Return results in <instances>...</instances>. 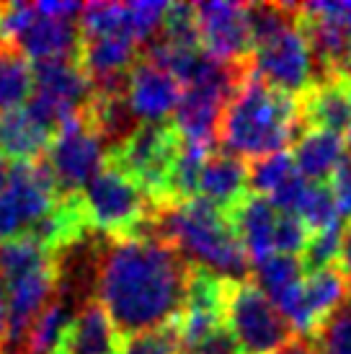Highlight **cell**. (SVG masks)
<instances>
[{"label":"cell","instance_id":"1","mask_svg":"<svg viewBox=\"0 0 351 354\" xmlns=\"http://www.w3.org/2000/svg\"><path fill=\"white\" fill-rule=\"evenodd\" d=\"M194 266L158 238H101L93 297L124 336L176 321Z\"/></svg>","mask_w":351,"mask_h":354},{"label":"cell","instance_id":"2","mask_svg":"<svg viewBox=\"0 0 351 354\" xmlns=\"http://www.w3.org/2000/svg\"><path fill=\"white\" fill-rule=\"evenodd\" d=\"M150 238L163 241L191 266L222 279H251V261L238 241L230 215L205 197L160 205L150 223Z\"/></svg>","mask_w":351,"mask_h":354},{"label":"cell","instance_id":"3","mask_svg":"<svg viewBox=\"0 0 351 354\" xmlns=\"http://www.w3.org/2000/svg\"><path fill=\"white\" fill-rule=\"evenodd\" d=\"M300 135V99L263 83L254 68L225 101L217 119V140L222 148L248 160L282 153Z\"/></svg>","mask_w":351,"mask_h":354},{"label":"cell","instance_id":"4","mask_svg":"<svg viewBox=\"0 0 351 354\" xmlns=\"http://www.w3.org/2000/svg\"><path fill=\"white\" fill-rule=\"evenodd\" d=\"M80 205L91 233L101 238H150L158 205L106 158L96 176L80 192Z\"/></svg>","mask_w":351,"mask_h":354},{"label":"cell","instance_id":"5","mask_svg":"<svg viewBox=\"0 0 351 354\" xmlns=\"http://www.w3.org/2000/svg\"><path fill=\"white\" fill-rule=\"evenodd\" d=\"M178 150L181 138L171 122H142L124 142L108 150L106 158L135 178L140 189L160 207L168 205V181Z\"/></svg>","mask_w":351,"mask_h":354},{"label":"cell","instance_id":"6","mask_svg":"<svg viewBox=\"0 0 351 354\" xmlns=\"http://www.w3.org/2000/svg\"><path fill=\"white\" fill-rule=\"evenodd\" d=\"M225 326L233 334L240 354H276L297 339L290 321L251 279L230 282Z\"/></svg>","mask_w":351,"mask_h":354},{"label":"cell","instance_id":"7","mask_svg":"<svg viewBox=\"0 0 351 354\" xmlns=\"http://www.w3.org/2000/svg\"><path fill=\"white\" fill-rule=\"evenodd\" d=\"M49 174L59 197L80 194L91 178L106 163V145L83 117V109L57 127L44 153Z\"/></svg>","mask_w":351,"mask_h":354},{"label":"cell","instance_id":"8","mask_svg":"<svg viewBox=\"0 0 351 354\" xmlns=\"http://www.w3.org/2000/svg\"><path fill=\"white\" fill-rule=\"evenodd\" d=\"M57 199L44 156L31 163H10L8 181L0 189V241L26 236Z\"/></svg>","mask_w":351,"mask_h":354},{"label":"cell","instance_id":"9","mask_svg":"<svg viewBox=\"0 0 351 354\" xmlns=\"http://www.w3.org/2000/svg\"><path fill=\"white\" fill-rule=\"evenodd\" d=\"M251 68L263 83L290 96H303L315 83V65L300 26L276 34L251 52Z\"/></svg>","mask_w":351,"mask_h":354},{"label":"cell","instance_id":"10","mask_svg":"<svg viewBox=\"0 0 351 354\" xmlns=\"http://www.w3.org/2000/svg\"><path fill=\"white\" fill-rule=\"evenodd\" d=\"M196 26H199V50L207 57L225 65L251 62V31L245 19V3L209 0L196 3Z\"/></svg>","mask_w":351,"mask_h":354},{"label":"cell","instance_id":"11","mask_svg":"<svg viewBox=\"0 0 351 354\" xmlns=\"http://www.w3.org/2000/svg\"><path fill=\"white\" fill-rule=\"evenodd\" d=\"M124 93L135 119L142 124V122H168V117H173L184 88L166 70L155 68L140 55L127 73Z\"/></svg>","mask_w":351,"mask_h":354},{"label":"cell","instance_id":"12","mask_svg":"<svg viewBox=\"0 0 351 354\" xmlns=\"http://www.w3.org/2000/svg\"><path fill=\"white\" fill-rule=\"evenodd\" d=\"M13 47L26 59H78L80 52V26L78 19H55L44 16L34 6V16L23 26Z\"/></svg>","mask_w":351,"mask_h":354},{"label":"cell","instance_id":"13","mask_svg":"<svg viewBox=\"0 0 351 354\" xmlns=\"http://www.w3.org/2000/svg\"><path fill=\"white\" fill-rule=\"evenodd\" d=\"M300 99V122L305 129L341 135L351 124V86L343 78L315 80Z\"/></svg>","mask_w":351,"mask_h":354},{"label":"cell","instance_id":"14","mask_svg":"<svg viewBox=\"0 0 351 354\" xmlns=\"http://www.w3.org/2000/svg\"><path fill=\"white\" fill-rule=\"evenodd\" d=\"M227 215L251 266L274 254V230H276L279 212L274 209L269 199L258 194H245Z\"/></svg>","mask_w":351,"mask_h":354},{"label":"cell","instance_id":"15","mask_svg":"<svg viewBox=\"0 0 351 354\" xmlns=\"http://www.w3.org/2000/svg\"><path fill=\"white\" fill-rule=\"evenodd\" d=\"M122 336L106 315L104 305L91 297L75 310L68 334L62 339L57 354H117Z\"/></svg>","mask_w":351,"mask_h":354},{"label":"cell","instance_id":"16","mask_svg":"<svg viewBox=\"0 0 351 354\" xmlns=\"http://www.w3.org/2000/svg\"><path fill=\"white\" fill-rule=\"evenodd\" d=\"M248 194V166L227 150L209 153L199 174V197L230 212Z\"/></svg>","mask_w":351,"mask_h":354},{"label":"cell","instance_id":"17","mask_svg":"<svg viewBox=\"0 0 351 354\" xmlns=\"http://www.w3.org/2000/svg\"><path fill=\"white\" fill-rule=\"evenodd\" d=\"M351 285L339 272V266H325L303 277V334L300 339H310L315 328L346 300Z\"/></svg>","mask_w":351,"mask_h":354},{"label":"cell","instance_id":"18","mask_svg":"<svg viewBox=\"0 0 351 354\" xmlns=\"http://www.w3.org/2000/svg\"><path fill=\"white\" fill-rule=\"evenodd\" d=\"M52 129L31 117L26 106L0 114V156L8 163H31L47 153Z\"/></svg>","mask_w":351,"mask_h":354},{"label":"cell","instance_id":"19","mask_svg":"<svg viewBox=\"0 0 351 354\" xmlns=\"http://www.w3.org/2000/svg\"><path fill=\"white\" fill-rule=\"evenodd\" d=\"M346 148H343L341 135L333 132H323V129H305L300 138L292 142V163L294 171L307 181H323L331 176V171L339 166V160L343 158Z\"/></svg>","mask_w":351,"mask_h":354},{"label":"cell","instance_id":"20","mask_svg":"<svg viewBox=\"0 0 351 354\" xmlns=\"http://www.w3.org/2000/svg\"><path fill=\"white\" fill-rule=\"evenodd\" d=\"M78 308H80L78 303H73L70 297L57 292L55 300H52V303L34 318V324L29 326V334L23 339V349H21V352L23 354H57Z\"/></svg>","mask_w":351,"mask_h":354},{"label":"cell","instance_id":"21","mask_svg":"<svg viewBox=\"0 0 351 354\" xmlns=\"http://www.w3.org/2000/svg\"><path fill=\"white\" fill-rule=\"evenodd\" d=\"M31 65L13 44L0 41V114L21 109L31 96Z\"/></svg>","mask_w":351,"mask_h":354},{"label":"cell","instance_id":"22","mask_svg":"<svg viewBox=\"0 0 351 354\" xmlns=\"http://www.w3.org/2000/svg\"><path fill=\"white\" fill-rule=\"evenodd\" d=\"M245 19L251 31V44L261 47L276 34L297 26L300 3H245Z\"/></svg>","mask_w":351,"mask_h":354},{"label":"cell","instance_id":"23","mask_svg":"<svg viewBox=\"0 0 351 354\" xmlns=\"http://www.w3.org/2000/svg\"><path fill=\"white\" fill-rule=\"evenodd\" d=\"M44 266H52V254L44 251L31 238H10L0 241V282L8 285L19 277H26L31 272H39Z\"/></svg>","mask_w":351,"mask_h":354},{"label":"cell","instance_id":"24","mask_svg":"<svg viewBox=\"0 0 351 354\" xmlns=\"http://www.w3.org/2000/svg\"><path fill=\"white\" fill-rule=\"evenodd\" d=\"M310 354H351V290L336 310L307 339Z\"/></svg>","mask_w":351,"mask_h":354},{"label":"cell","instance_id":"25","mask_svg":"<svg viewBox=\"0 0 351 354\" xmlns=\"http://www.w3.org/2000/svg\"><path fill=\"white\" fill-rule=\"evenodd\" d=\"M256 279H251L263 295L274 300L276 295H282L287 287H292L294 282L303 279V264L297 256H284V254H272L269 259L258 261L251 266Z\"/></svg>","mask_w":351,"mask_h":354},{"label":"cell","instance_id":"26","mask_svg":"<svg viewBox=\"0 0 351 354\" xmlns=\"http://www.w3.org/2000/svg\"><path fill=\"white\" fill-rule=\"evenodd\" d=\"M153 39L178 50H199V26L191 3H171Z\"/></svg>","mask_w":351,"mask_h":354},{"label":"cell","instance_id":"27","mask_svg":"<svg viewBox=\"0 0 351 354\" xmlns=\"http://www.w3.org/2000/svg\"><path fill=\"white\" fill-rule=\"evenodd\" d=\"M294 215L303 220V225L307 227V233L323 230V227H328L331 223H336V220H341L339 212H336V202H333L331 189H328L325 181H312V184L305 187Z\"/></svg>","mask_w":351,"mask_h":354},{"label":"cell","instance_id":"28","mask_svg":"<svg viewBox=\"0 0 351 354\" xmlns=\"http://www.w3.org/2000/svg\"><path fill=\"white\" fill-rule=\"evenodd\" d=\"M245 166H248V194H258V197H269L294 171L292 156L287 150L248 160Z\"/></svg>","mask_w":351,"mask_h":354},{"label":"cell","instance_id":"29","mask_svg":"<svg viewBox=\"0 0 351 354\" xmlns=\"http://www.w3.org/2000/svg\"><path fill=\"white\" fill-rule=\"evenodd\" d=\"M343 220H336L323 230H315L307 238V246L300 254V264H303V274L333 266L339 261V248H341V236H343Z\"/></svg>","mask_w":351,"mask_h":354},{"label":"cell","instance_id":"30","mask_svg":"<svg viewBox=\"0 0 351 354\" xmlns=\"http://www.w3.org/2000/svg\"><path fill=\"white\" fill-rule=\"evenodd\" d=\"M178 349H181V339H178L176 321L150 328V331L124 336L119 346L122 354H178Z\"/></svg>","mask_w":351,"mask_h":354},{"label":"cell","instance_id":"31","mask_svg":"<svg viewBox=\"0 0 351 354\" xmlns=\"http://www.w3.org/2000/svg\"><path fill=\"white\" fill-rule=\"evenodd\" d=\"M307 227L303 225V220L294 212H279L276 217V230H274V251L284 256H297L307 246Z\"/></svg>","mask_w":351,"mask_h":354},{"label":"cell","instance_id":"32","mask_svg":"<svg viewBox=\"0 0 351 354\" xmlns=\"http://www.w3.org/2000/svg\"><path fill=\"white\" fill-rule=\"evenodd\" d=\"M328 189L331 197L336 202V212L341 220H351V156L343 153V158L339 160V166L331 171L328 176Z\"/></svg>","mask_w":351,"mask_h":354},{"label":"cell","instance_id":"33","mask_svg":"<svg viewBox=\"0 0 351 354\" xmlns=\"http://www.w3.org/2000/svg\"><path fill=\"white\" fill-rule=\"evenodd\" d=\"M191 354H240V352H238V344H235L233 334L227 331V326H220Z\"/></svg>","mask_w":351,"mask_h":354},{"label":"cell","instance_id":"34","mask_svg":"<svg viewBox=\"0 0 351 354\" xmlns=\"http://www.w3.org/2000/svg\"><path fill=\"white\" fill-rule=\"evenodd\" d=\"M339 272L346 277V282L351 285V223L343 227V236H341V248H339Z\"/></svg>","mask_w":351,"mask_h":354},{"label":"cell","instance_id":"35","mask_svg":"<svg viewBox=\"0 0 351 354\" xmlns=\"http://www.w3.org/2000/svg\"><path fill=\"white\" fill-rule=\"evenodd\" d=\"M3 339H6V285L0 282V349H3Z\"/></svg>","mask_w":351,"mask_h":354},{"label":"cell","instance_id":"36","mask_svg":"<svg viewBox=\"0 0 351 354\" xmlns=\"http://www.w3.org/2000/svg\"><path fill=\"white\" fill-rule=\"evenodd\" d=\"M343 24H346V34H349V41H351V3H346V10H343Z\"/></svg>","mask_w":351,"mask_h":354},{"label":"cell","instance_id":"37","mask_svg":"<svg viewBox=\"0 0 351 354\" xmlns=\"http://www.w3.org/2000/svg\"><path fill=\"white\" fill-rule=\"evenodd\" d=\"M346 138H343V148H349V156H351V124L346 127V132H343Z\"/></svg>","mask_w":351,"mask_h":354},{"label":"cell","instance_id":"38","mask_svg":"<svg viewBox=\"0 0 351 354\" xmlns=\"http://www.w3.org/2000/svg\"><path fill=\"white\" fill-rule=\"evenodd\" d=\"M178 354H189V352H178Z\"/></svg>","mask_w":351,"mask_h":354},{"label":"cell","instance_id":"39","mask_svg":"<svg viewBox=\"0 0 351 354\" xmlns=\"http://www.w3.org/2000/svg\"><path fill=\"white\" fill-rule=\"evenodd\" d=\"M349 86H351V80H349Z\"/></svg>","mask_w":351,"mask_h":354}]
</instances>
